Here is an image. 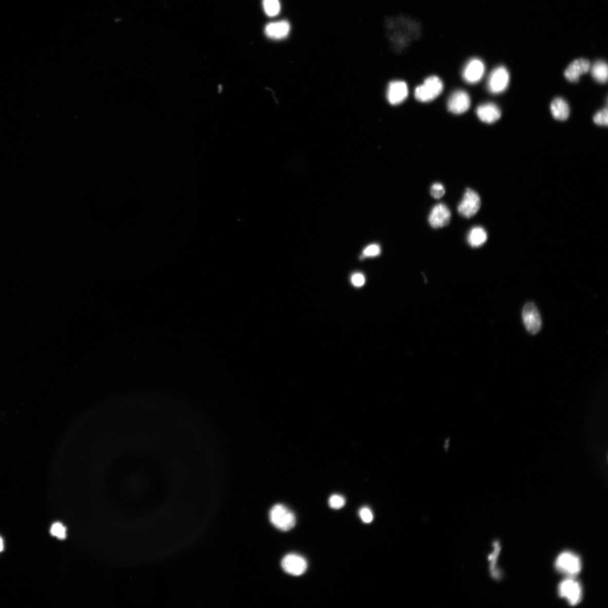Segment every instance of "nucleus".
Here are the masks:
<instances>
[{
	"label": "nucleus",
	"mask_w": 608,
	"mask_h": 608,
	"mask_svg": "<svg viewBox=\"0 0 608 608\" xmlns=\"http://www.w3.org/2000/svg\"><path fill=\"white\" fill-rule=\"evenodd\" d=\"M408 88L405 82L402 81H392L387 88V97L392 105L401 104L407 99Z\"/></svg>",
	"instance_id": "obj_12"
},
{
	"label": "nucleus",
	"mask_w": 608,
	"mask_h": 608,
	"mask_svg": "<svg viewBox=\"0 0 608 608\" xmlns=\"http://www.w3.org/2000/svg\"><path fill=\"white\" fill-rule=\"evenodd\" d=\"M351 283L357 288L362 287L365 283V277L361 273H356L351 277Z\"/></svg>",
	"instance_id": "obj_27"
},
{
	"label": "nucleus",
	"mask_w": 608,
	"mask_h": 608,
	"mask_svg": "<svg viewBox=\"0 0 608 608\" xmlns=\"http://www.w3.org/2000/svg\"><path fill=\"white\" fill-rule=\"evenodd\" d=\"M607 109H604L596 113L594 117V122L600 126H607L608 116Z\"/></svg>",
	"instance_id": "obj_22"
},
{
	"label": "nucleus",
	"mask_w": 608,
	"mask_h": 608,
	"mask_svg": "<svg viewBox=\"0 0 608 608\" xmlns=\"http://www.w3.org/2000/svg\"><path fill=\"white\" fill-rule=\"evenodd\" d=\"M522 318L527 331L530 334H538L541 329L542 319L539 309L533 302H528L524 306Z\"/></svg>",
	"instance_id": "obj_6"
},
{
	"label": "nucleus",
	"mask_w": 608,
	"mask_h": 608,
	"mask_svg": "<svg viewBox=\"0 0 608 608\" xmlns=\"http://www.w3.org/2000/svg\"><path fill=\"white\" fill-rule=\"evenodd\" d=\"M443 89V82L438 77H429L422 85L416 88L415 97L420 102H430L442 93Z\"/></svg>",
	"instance_id": "obj_1"
},
{
	"label": "nucleus",
	"mask_w": 608,
	"mask_h": 608,
	"mask_svg": "<svg viewBox=\"0 0 608 608\" xmlns=\"http://www.w3.org/2000/svg\"><path fill=\"white\" fill-rule=\"evenodd\" d=\"M471 104L469 94L463 91H457L453 93L448 101V109L454 114L460 115L466 112Z\"/></svg>",
	"instance_id": "obj_11"
},
{
	"label": "nucleus",
	"mask_w": 608,
	"mask_h": 608,
	"mask_svg": "<svg viewBox=\"0 0 608 608\" xmlns=\"http://www.w3.org/2000/svg\"><path fill=\"white\" fill-rule=\"evenodd\" d=\"M329 503L331 508L338 510L343 508L346 502L343 496L333 494L330 497Z\"/></svg>",
	"instance_id": "obj_21"
},
{
	"label": "nucleus",
	"mask_w": 608,
	"mask_h": 608,
	"mask_svg": "<svg viewBox=\"0 0 608 608\" xmlns=\"http://www.w3.org/2000/svg\"><path fill=\"white\" fill-rule=\"evenodd\" d=\"M381 253V248L378 244H371L367 247L363 251V255L367 257H374Z\"/></svg>",
	"instance_id": "obj_25"
},
{
	"label": "nucleus",
	"mask_w": 608,
	"mask_h": 608,
	"mask_svg": "<svg viewBox=\"0 0 608 608\" xmlns=\"http://www.w3.org/2000/svg\"><path fill=\"white\" fill-rule=\"evenodd\" d=\"M51 533L58 539L63 540L66 538V529L61 523H56L51 527Z\"/></svg>",
	"instance_id": "obj_23"
},
{
	"label": "nucleus",
	"mask_w": 608,
	"mask_h": 608,
	"mask_svg": "<svg viewBox=\"0 0 608 608\" xmlns=\"http://www.w3.org/2000/svg\"><path fill=\"white\" fill-rule=\"evenodd\" d=\"M480 206L481 200L478 193L472 189L468 188L458 206L457 210L461 216L469 219L473 217L478 213Z\"/></svg>",
	"instance_id": "obj_5"
},
{
	"label": "nucleus",
	"mask_w": 608,
	"mask_h": 608,
	"mask_svg": "<svg viewBox=\"0 0 608 608\" xmlns=\"http://www.w3.org/2000/svg\"><path fill=\"white\" fill-rule=\"evenodd\" d=\"M487 240V232L480 226H476L471 229L468 236V243L472 247H480Z\"/></svg>",
	"instance_id": "obj_17"
},
{
	"label": "nucleus",
	"mask_w": 608,
	"mask_h": 608,
	"mask_svg": "<svg viewBox=\"0 0 608 608\" xmlns=\"http://www.w3.org/2000/svg\"><path fill=\"white\" fill-rule=\"evenodd\" d=\"M555 565L560 573L571 578H575L579 574L582 569L580 557L570 551L560 553L556 560Z\"/></svg>",
	"instance_id": "obj_3"
},
{
	"label": "nucleus",
	"mask_w": 608,
	"mask_h": 608,
	"mask_svg": "<svg viewBox=\"0 0 608 608\" xmlns=\"http://www.w3.org/2000/svg\"><path fill=\"white\" fill-rule=\"evenodd\" d=\"M593 78L597 82L605 83L607 81L608 68L607 64L603 61L596 62L591 69Z\"/></svg>",
	"instance_id": "obj_18"
},
{
	"label": "nucleus",
	"mask_w": 608,
	"mask_h": 608,
	"mask_svg": "<svg viewBox=\"0 0 608 608\" xmlns=\"http://www.w3.org/2000/svg\"><path fill=\"white\" fill-rule=\"evenodd\" d=\"M3 548H4L3 541L2 539L1 538V537H0V552L2 551L3 550Z\"/></svg>",
	"instance_id": "obj_28"
},
{
	"label": "nucleus",
	"mask_w": 608,
	"mask_h": 608,
	"mask_svg": "<svg viewBox=\"0 0 608 608\" xmlns=\"http://www.w3.org/2000/svg\"><path fill=\"white\" fill-rule=\"evenodd\" d=\"M494 551L489 557V560L490 561V569L492 577H498V572L496 569V562L500 552V548L498 542H494Z\"/></svg>",
	"instance_id": "obj_20"
},
{
	"label": "nucleus",
	"mask_w": 608,
	"mask_h": 608,
	"mask_svg": "<svg viewBox=\"0 0 608 608\" xmlns=\"http://www.w3.org/2000/svg\"><path fill=\"white\" fill-rule=\"evenodd\" d=\"M510 76L507 69L500 66L494 69L489 76L487 88L489 92L497 94L504 92L509 86Z\"/></svg>",
	"instance_id": "obj_7"
},
{
	"label": "nucleus",
	"mask_w": 608,
	"mask_h": 608,
	"mask_svg": "<svg viewBox=\"0 0 608 608\" xmlns=\"http://www.w3.org/2000/svg\"><path fill=\"white\" fill-rule=\"evenodd\" d=\"M451 218L449 207L444 204H439L433 208L429 214L428 223L433 228H441L450 223Z\"/></svg>",
	"instance_id": "obj_10"
},
{
	"label": "nucleus",
	"mask_w": 608,
	"mask_h": 608,
	"mask_svg": "<svg viewBox=\"0 0 608 608\" xmlns=\"http://www.w3.org/2000/svg\"><path fill=\"white\" fill-rule=\"evenodd\" d=\"M485 73V65L479 59H472L464 67L462 77L464 81L470 84H475L479 82Z\"/></svg>",
	"instance_id": "obj_9"
},
{
	"label": "nucleus",
	"mask_w": 608,
	"mask_h": 608,
	"mask_svg": "<svg viewBox=\"0 0 608 608\" xmlns=\"http://www.w3.org/2000/svg\"><path fill=\"white\" fill-rule=\"evenodd\" d=\"M281 565L286 573L295 576L305 573L308 567L306 559L295 553L285 556L282 560Z\"/></svg>",
	"instance_id": "obj_8"
},
{
	"label": "nucleus",
	"mask_w": 608,
	"mask_h": 608,
	"mask_svg": "<svg viewBox=\"0 0 608 608\" xmlns=\"http://www.w3.org/2000/svg\"><path fill=\"white\" fill-rule=\"evenodd\" d=\"M551 112L553 118L559 121L567 120L569 116V107L566 101L562 98L554 99L551 104Z\"/></svg>",
	"instance_id": "obj_16"
},
{
	"label": "nucleus",
	"mask_w": 608,
	"mask_h": 608,
	"mask_svg": "<svg viewBox=\"0 0 608 608\" xmlns=\"http://www.w3.org/2000/svg\"><path fill=\"white\" fill-rule=\"evenodd\" d=\"M270 518L273 525L282 531H289L296 524V517L293 512L281 504L273 507L270 511Z\"/></svg>",
	"instance_id": "obj_2"
},
{
	"label": "nucleus",
	"mask_w": 608,
	"mask_h": 608,
	"mask_svg": "<svg viewBox=\"0 0 608 608\" xmlns=\"http://www.w3.org/2000/svg\"><path fill=\"white\" fill-rule=\"evenodd\" d=\"M291 29L290 24L287 21H281L267 24L265 28L266 37L274 40H282L287 38Z\"/></svg>",
	"instance_id": "obj_14"
},
{
	"label": "nucleus",
	"mask_w": 608,
	"mask_h": 608,
	"mask_svg": "<svg viewBox=\"0 0 608 608\" xmlns=\"http://www.w3.org/2000/svg\"><path fill=\"white\" fill-rule=\"evenodd\" d=\"M476 114L482 122L490 124L499 120L502 112L496 104L487 103L477 108Z\"/></svg>",
	"instance_id": "obj_15"
},
{
	"label": "nucleus",
	"mask_w": 608,
	"mask_h": 608,
	"mask_svg": "<svg viewBox=\"0 0 608 608\" xmlns=\"http://www.w3.org/2000/svg\"><path fill=\"white\" fill-rule=\"evenodd\" d=\"M558 592L560 597L567 600L571 606L580 603L582 599L581 584L575 580L574 578L568 577L560 583Z\"/></svg>",
	"instance_id": "obj_4"
},
{
	"label": "nucleus",
	"mask_w": 608,
	"mask_h": 608,
	"mask_svg": "<svg viewBox=\"0 0 608 608\" xmlns=\"http://www.w3.org/2000/svg\"><path fill=\"white\" fill-rule=\"evenodd\" d=\"M360 515L362 521L365 523H370L373 520L372 512L370 509L365 507L360 511Z\"/></svg>",
	"instance_id": "obj_26"
},
{
	"label": "nucleus",
	"mask_w": 608,
	"mask_h": 608,
	"mask_svg": "<svg viewBox=\"0 0 608 608\" xmlns=\"http://www.w3.org/2000/svg\"><path fill=\"white\" fill-rule=\"evenodd\" d=\"M263 5L266 14L270 17L277 16L281 11L279 0H263Z\"/></svg>",
	"instance_id": "obj_19"
},
{
	"label": "nucleus",
	"mask_w": 608,
	"mask_h": 608,
	"mask_svg": "<svg viewBox=\"0 0 608 608\" xmlns=\"http://www.w3.org/2000/svg\"><path fill=\"white\" fill-rule=\"evenodd\" d=\"M591 69V64L587 59L580 58L571 63L565 70L564 76L570 82H576L579 81L580 77L588 73Z\"/></svg>",
	"instance_id": "obj_13"
},
{
	"label": "nucleus",
	"mask_w": 608,
	"mask_h": 608,
	"mask_svg": "<svg viewBox=\"0 0 608 608\" xmlns=\"http://www.w3.org/2000/svg\"><path fill=\"white\" fill-rule=\"evenodd\" d=\"M445 193V188L442 184L436 183L432 185L431 188V193L434 199L442 198Z\"/></svg>",
	"instance_id": "obj_24"
}]
</instances>
